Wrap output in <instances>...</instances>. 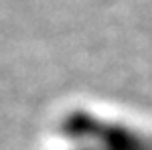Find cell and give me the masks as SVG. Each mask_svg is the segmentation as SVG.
<instances>
[{"instance_id": "cell-2", "label": "cell", "mask_w": 152, "mask_h": 150, "mask_svg": "<svg viewBox=\"0 0 152 150\" xmlns=\"http://www.w3.org/2000/svg\"><path fill=\"white\" fill-rule=\"evenodd\" d=\"M63 150H85V148H81V146H75V144H69L67 148H63Z\"/></svg>"}, {"instance_id": "cell-1", "label": "cell", "mask_w": 152, "mask_h": 150, "mask_svg": "<svg viewBox=\"0 0 152 150\" xmlns=\"http://www.w3.org/2000/svg\"><path fill=\"white\" fill-rule=\"evenodd\" d=\"M61 136L85 150H152V136L124 122L105 120L85 110L61 120Z\"/></svg>"}]
</instances>
